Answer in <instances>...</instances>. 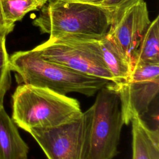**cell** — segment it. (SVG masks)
I'll list each match as a JSON object with an SVG mask.
<instances>
[{"label":"cell","mask_w":159,"mask_h":159,"mask_svg":"<svg viewBox=\"0 0 159 159\" xmlns=\"http://www.w3.org/2000/svg\"><path fill=\"white\" fill-rule=\"evenodd\" d=\"M114 86L119 94L124 124L128 125L134 118H142L148 111L151 102L158 93L159 78L127 81Z\"/></svg>","instance_id":"cell-8"},{"label":"cell","mask_w":159,"mask_h":159,"mask_svg":"<svg viewBox=\"0 0 159 159\" xmlns=\"http://www.w3.org/2000/svg\"><path fill=\"white\" fill-rule=\"evenodd\" d=\"M49 39L75 37L100 40L111 26L109 13L101 6L70 1L51 0L43 6L33 21Z\"/></svg>","instance_id":"cell-2"},{"label":"cell","mask_w":159,"mask_h":159,"mask_svg":"<svg viewBox=\"0 0 159 159\" xmlns=\"http://www.w3.org/2000/svg\"><path fill=\"white\" fill-rule=\"evenodd\" d=\"M135 63H159V17L150 22L135 53Z\"/></svg>","instance_id":"cell-12"},{"label":"cell","mask_w":159,"mask_h":159,"mask_svg":"<svg viewBox=\"0 0 159 159\" xmlns=\"http://www.w3.org/2000/svg\"><path fill=\"white\" fill-rule=\"evenodd\" d=\"M142 1L143 0H102L101 6L109 13L111 27L120 20L127 9Z\"/></svg>","instance_id":"cell-16"},{"label":"cell","mask_w":159,"mask_h":159,"mask_svg":"<svg viewBox=\"0 0 159 159\" xmlns=\"http://www.w3.org/2000/svg\"><path fill=\"white\" fill-rule=\"evenodd\" d=\"M14 27L0 29V106L3 105L5 94L11 83L9 57L6 47V36L13 30Z\"/></svg>","instance_id":"cell-14"},{"label":"cell","mask_w":159,"mask_h":159,"mask_svg":"<svg viewBox=\"0 0 159 159\" xmlns=\"http://www.w3.org/2000/svg\"><path fill=\"white\" fill-rule=\"evenodd\" d=\"M157 78H159V63H135L127 81H150Z\"/></svg>","instance_id":"cell-15"},{"label":"cell","mask_w":159,"mask_h":159,"mask_svg":"<svg viewBox=\"0 0 159 159\" xmlns=\"http://www.w3.org/2000/svg\"><path fill=\"white\" fill-rule=\"evenodd\" d=\"M99 43L104 63L112 76L113 83L119 85L127 81L132 71V63L107 35Z\"/></svg>","instance_id":"cell-11"},{"label":"cell","mask_w":159,"mask_h":159,"mask_svg":"<svg viewBox=\"0 0 159 159\" xmlns=\"http://www.w3.org/2000/svg\"><path fill=\"white\" fill-rule=\"evenodd\" d=\"M29 147L21 138L17 125L0 106V159H19L27 156Z\"/></svg>","instance_id":"cell-10"},{"label":"cell","mask_w":159,"mask_h":159,"mask_svg":"<svg viewBox=\"0 0 159 159\" xmlns=\"http://www.w3.org/2000/svg\"><path fill=\"white\" fill-rule=\"evenodd\" d=\"M132 124V159H159L158 130L150 129L142 118L135 117Z\"/></svg>","instance_id":"cell-9"},{"label":"cell","mask_w":159,"mask_h":159,"mask_svg":"<svg viewBox=\"0 0 159 159\" xmlns=\"http://www.w3.org/2000/svg\"><path fill=\"white\" fill-rule=\"evenodd\" d=\"M99 41L75 37L48 39L34 49L48 61L113 83L112 76L103 60Z\"/></svg>","instance_id":"cell-5"},{"label":"cell","mask_w":159,"mask_h":159,"mask_svg":"<svg viewBox=\"0 0 159 159\" xmlns=\"http://www.w3.org/2000/svg\"><path fill=\"white\" fill-rule=\"evenodd\" d=\"M82 113L77 99L47 88L19 84L12 95V119L27 132L66 124Z\"/></svg>","instance_id":"cell-3"},{"label":"cell","mask_w":159,"mask_h":159,"mask_svg":"<svg viewBox=\"0 0 159 159\" xmlns=\"http://www.w3.org/2000/svg\"><path fill=\"white\" fill-rule=\"evenodd\" d=\"M93 107L89 150L88 159H112L124 122L119 94L113 83L100 89Z\"/></svg>","instance_id":"cell-4"},{"label":"cell","mask_w":159,"mask_h":159,"mask_svg":"<svg viewBox=\"0 0 159 159\" xmlns=\"http://www.w3.org/2000/svg\"><path fill=\"white\" fill-rule=\"evenodd\" d=\"M40 4V7H42L43 6L45 5V4L48 1V0H38Z\"/></svg>","instance_id":"cell-19"},{"label":"cell","mask_w":159,"mask_h":159,"mask_svg":"<svg viewBox=\"0 0 159 159\" xmlns=\"http://www.w3.org/2000/svg\"><path fill=\"white\" fill-rule=\"evenodd\" d=\"M19 159H28V158H27V156H24V157L19 158Z\"/></svg>","instance_id":"cell-20"},{"label":"cell","mask_w":159,"mask_h":159,"mask_svg":"<svg viewBox=\"0 0 159 159\" xmlns=\"http://www.w3.org/2000/svg\"><path fill=\"white\" fill-rule=\"evenodd\" d=\"M9 66L19 84H29L51 89L66 95L78 93L93 96L112 83L88 76L43 58L34 48L19 51L9 57Z\"/></svg>","instance_id":"cell-1"},{"label":"cell","mask_w":159,"mask_h":159,"mask_svg":"<svg viewBox=\"0 0 159 159\" xmlns=\"http://www.w3.org/2000/svg\"><path fill=\"white\" fill-rule=\"evenodd\" d=\"M14 27V25H8L6 21L4 20V19L3 17V15L1 9L0 7V29L5 27Z\"/></svg>","instance_id":"cell-18"},{"label":"cell","mask_w":159,"mask_h":159,"mask_svg":"<svg viewBox=\"0 0 159 159\" xmlns=\"http://www.w3.org/2000/svg\"><path fill=\"white\" fill-rule=\"evenodd\" d=\"M0 7L6 22L14 25L30 11L40 7L38 0H0Z\"/></svg>","instance_id":"cell-13"},{"label":"cell","mask_w":159,"mask_h":159,"mask_svg":"<svg viewBox=\"0 0 159 159\" xmlns=\"http://www.w3.org/2000/svg\"><path fill=\"white\" fill-rule=\"evenodd\" d=\"M91 106L77 119L47 129H32L33 137L48 159H88L93 120Z\"/></svg>","instance_id":"cell-6"},{"label":"cell","mask_w":159,"mask_h":159,"mask_svg":"<svg viewBox=\"0 0 159 159\" xmlns=\"http://www.w3.org/2000/svg\"><path fill=\"white\" fill-rule=\"evenodd\" d=\"M151 21L144 0L127 9L107 34L133 66L135 53Z\"/></svg>","instance_id":"cell-7"},{"label":"cell","mask_w":159,"mask_h":159,"mask_svg":"<svg viewBox=\"0 0 159 159\" xmlns=\"http://www.w3.org/2000/svg\"><path fill=\"white\" fill-rule=\"evenodd\" d=\"M66 1L92 4V5H95V6H101L102 0H66Z\"/></svg>","instance_id":"cell-17"}]
</instances>
